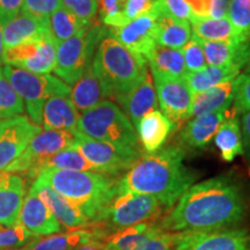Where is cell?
Wrapping results in <instances>:
<instances>
[{
    "label": "cell",
    "mask_w": 250,
    "mask_h": 250,
    "mask_svg": "<svg viewBox=\"0 0 250 250\" xmlns=\"http://www.w3.org/2000/svg\"><path fill=\"white\" fill-rule=\"evenodd\" d=\"M175 234L143 223L117 230L105 241L108 250H170Z\"/></svg>",
    "instance_id": "cell-13"
},
{
    "label": "cell",
    "mask_w": 250,
    "mask_h": 250,
    "mask_svg": "<svg viewBox=\"0 0 250 250\" xmlns=\"http://www.w3.org/2000/svg\"><path fill=\"white\" fill-rule=\"evenodd\" d=\"M170 250H250L247 229L175 233Z\"/></svg>",
    "instance_id": "cell-12"
},
{
    "label": "cell",
    "mask_w": 250,
    "mask_h": 250,
    "mask_svg": "<svg viewBox=\"0 0 250 250\" xmlns=\"http://www.w3.org/2000/svg\"><path fill=\"white\" fill-rule=\"evenodd\" d=\"M30 189L37 193L43 203L48 206L59 224L67 228H79L88 225L90 221L76 205L55 191L48 183L36 177Z\"/></svg>",
    "instance_id": "cell-18"
},
{
    "label": "cell",
    "mask_w": 250,
    "mask_h": 250,
    "mask_svg": "<svg viewBox=\"0 0 250 250\" xmlns=\"http://www.w3.org/2000/svg\"><path fill=\"white\" fill-rule=\"evenodd\" d=\"M65 8L88 26H93L99 9V0H62Z\"/></svg>",
    "instance_id": "cell-41"
},
{
    "label": "cell",
    "mask_w": 250,
    "mask_h": 250,
    "mask_svg": "<svg viewBox=\"0 0 250 250\" xmlns=\"http://www.w3.org/2000/svg\"><path fill=\"white\" fill-rule=\"evenodd\" d=\"M182 55L184 59V64L188 73H192V72L201 71L206 67V59L203 52L202 46L197 42L196 39L191 36V40L183 46Z\"/></svg>",
    "instance_id": "cell-43"
},
{
    "label": "cell",
    "mask_w": 250,
    "mask_h": 250,
    "mask_svg": "<svg viewBox=\"0 0 250 250\" xmlns=\"http://www.w3.org/2000/svg\"><path fill=\"white\" fill-rule=\"evenodd\" d=\"M240 127H241L242 144H243V155L250 161V110L239 112Z\"/></svg>",
    "instance_id": "cell-47"
},
{
    "label": "cell",
    "mask_w": 250,
    "mask_h": 250,
    "mask_svg": "<svg viewBox=\"0 0 250 250\" xmlns=\"http://www.w3.org/2000/svg\"><path fill=\"white\" fill-rule=\"evenodd\" d=\"M246 212L239 184L221 175L192 184L162 219L160 226L169 233L221 230L241 223Z\"/></svg>",
    "instance_id": "cell-1"
},
{
    "label": "cell",
    "mask_w": 250,
    "mask_h": 250,
    "mask_svg": "<svg viewBox=\"0 0 250 250\" xmlns=\"http://www.w3.org/2000/svg\"><path fill=\"white\" fill-rule=\"evenodd\" d=\"M89 27L92 26L83 22L64 6L59 7L49 18V34L57 45Z\"/></svg>",
    "instance_id": "cell-34"
},
{
    "label": "cell",
    "mask_w": 250,
    "mask_h": 250,
    "mask_svg": "<svg viewBox=\"0 0 250 250\" xmlns=\"http://www.w3.org/2000/svg\"><path fill=\"white\" fill-rule=\"evenodd\" d=\"M74 142L76 132L66 130L41 131L30 140L22 154L15 159L4 171L29 176L40 160L72 147Z\"/></svg>",
    "instance_id": "cell-10"
},
{
    "label": "cell",
    "mask_w": 250,
    "mask_h": 250,
    "mask_svg": "<svg viewBox=\"0 0 250 250\" xmlns=\"http://www.w3.org/2000/svg\"><path fill=\"white\" fill-rule=\"evenodd\" d=\"M152 73H160L168 77L183 79L188 73L181 50H174L156 45L146 58Z\"/></svg>",
    "instance_id": "cell-32"
},
{
    "label": "cell",
    "mask_w": 250,
    "mask_h": 250,
    "mask_svg": "<svg viewBox=\"0 0 250 250\" xmlns=\"http://www.w3.org/2000/svg\"><path fill=\"white\" fill-rule=\"evenodd\" d=\"M42 129L24 116L0 121V171L22 154L28 144Z\"/></svg>",
    "instance_id": "cell-14"
},
{
    "label": "cell",
    "mask_w": 250,
    "mask_h": 250,
    "mask_svg": "<svg viewBox=\"0 0 250 250\" xmlns=\"http://www.w3.org/2000/svg\"><path fill=\"white\" fill-rule=\"evenodd\" d=\"M165 11L162 0H125L123 5V15L129 21L143 15H158Z\"/></svg>",
    "instance_id": "cell-39"
},
{
    "label": "cell",
    "mask_w": 250,
    "mask_h": 250,
    "mask_svg": "<svg viewBox=\"0 0 250 250\" xmlns=\"http://www.w3.org/2000/svg\"><path fill=\"white\" fill-rule=\"evenodd\" d=\"M171 130H174L173 122L160 110L148 112L136 125L139 142L148 154L162 148Z\"/></svg>",
    "instance_id": "cell-22"
},
{
    "label": "cell",
    "mask_w": 250,
    "mask_h": 250,
    "mask_svg": "<svg viewBox=\"0 0 250 250\" xmlns=\"http://www.w3.org/2000/svg\"><path fill=\"white\" fill-rule=\"evenodd\" d=\"M156 31L155 15H143L123 26L110 28L108 34L133 54L147 58L154 50Z\"/></svg>",
    "instance_id": "cell-15"
},
{
    "label": "cell",
    "mask_w": 250,
    "mask_h": 250,
    "mask_svg": "<svg viewBox=\"0 0 250 250\" xmlns=\"http://www.w3.org/2000/svg\"><path fill=\"white\" fill-rule=\"evenodd\" d=\"M19 223L39 237L54 235L62 230V225L33 189H29L23 199Z\"/></svg>",
    "instance_id": "cell-16"
},
{
    "label": "cell",
    "mask_w": 250,
    "mask_h": 250,
    "mask_svg": "<svg viewBox=\"0 0 250 250\" xmlns=\"http://www.w3.org/2000/svg\"><path fill=\"white\" fill-rule=\"evenodd\" d=\"M77 132L89 139L140 151L138 134L132 122L116 103L109 100L80 115Z\"/></svg>",
    "instance_id": "cell-5"
},
{
    "label": "cell",
    "mask_w": 250,
    "mask_h": 250,
    "mask_svg": "<svg viewBox=\"0 0 250 250\" xmlns=\"http://www.w3.org/2000/svg\"><path fill=\"white\" fill-rule=\"evenodd\" d=\"M108 34L103 24H93L57 45L54 72L66 85H74L92 65L100 42Z\"/></svg>",
    "instance_id": "cell-6"
},
{
    "label": "cell",
    "mask_w": 250,
    "mask_h": 250,
    "mask_svg": "<svg viewBox=\"0 0 250 250\" xmlns=\"http://www.w3.org/2000/svg\"><path fill=\"white\" fill-rule=\"evenodd\" d=\"M62 0H24L22 5V13L49 21V18L54 12L62 7Z\"/></svg>",
    "instance_id": "cell-42"
},
{
    "label": "cell",
    "mask_w": 250,
    "mask_h": 250,
    "mask_svg": "<svg viewBox=\"0 0 250 250\" xmlns=\"http://www.w3.org/2000/svg\"><path fill=\"white\" fill-rule=\"evenodd\" d=\"M161 203L153 196L134 192H116L107 205L99 223H105L117 230L143 224L160 213Z\"/></svg>",
    "instance_id": "cell-8"
},
{
    "label": "cell",
    "mask_w": 250,
    "mask_h": 250,
    "mask_svg": "<svg viewBox=\"0 0 250 250\" xmlns=\"http://www.w3.org/2000/svg\"><path fill=\"white\" fill-rule=\"evenodd\" d=\"M49 33V21L40 20L26 13L18 14L4 26L5 50L26 41L37 39Z\"/></svg>",
    "instance_id": "cell-25"
},
{
    "label": "cell",
    "mask_w": 250,
    "mask_h": 250,
    "mask_svg": "<svg viewBox=\"0 0 250 250\" xmlns=\"http://www.w3.org/2000/svg\"><path fill=\"white\" fill-rule=\"evenodd\" d=\"M156 98L164 114L173 122L174 129L188 121L191 109L193 94L181 78L152 73Z\"/></svg>",
    "instance_id": "cell-11"
},
{
    "label": "cell",
    "mask_w": 250,
    "mask_h": 250,
    "mask_svg": "<svg viewBox=\"0 0 250 250\" xmlns=\"http://www.w3.org/2000/svg\"><path fill=\"white\" fill-rule=\"evenodd\" d=\"M125 0H99L100 19L103 26L116 28L127 22L123 15Z\"/></svg>",
    "instance_id": "cell-40"
},
{
    "label": "cell",
    "mask_w": 250,
    "mask_h": 250,
    "mask_svg": "<svg viewBox=\"0 0 250 250\" xmlns=\"http://www.w3.org/2000/svg\"><path fill=\"white\" fill-rule=\"evenodd\" d=\"M73 147L81 153L96 171L110 176L127 171L142 156L139 149L122 148L112 144L89 139L78 132Z\"/></svg>",
    "instance_id": "cell-9"
},
{
    "label": "cell",
    "mask_w": 250,
    "mask_h": 250,
    "mask_svg": "<svg viewBox=\"0 0 250 250\" xmlns=\"http://www.w3.org/2000/svg\"><path fill=\"white\" fill-rule=\"evenodd\" d=\"M118 104L124 109L125 115L130 118L134 127L145 115L156 110L158 98L149 71L146 72L143 79L129 93L125 94Z\"/></svg>",
    "instance_id": "cell-21"
},
{
    "label": "cell",
    "mask_w": 250,
    "mask_h": 250,
    "mask_svg": "<svg viewBox=\"0 0 250 250\" xmlns=\"http://www.w3.org/2000/svg\"><path fill=\"white\" fill-rule=\"evenodd\" d=\"M79 112L66 96H52L42 110V125L45 130H66L77 132Z\"/></svg>",
    "instance_id": "cell-23"
},
{
    "label": "cell",
    "mask_w": 250,
    "mask_h": 250,
    "mask_svg": "<svg viewBox=\"0 0 250 250\" xmlns=\"http://www.w3.org/2000/svg\"><path fill=\"white\" fill-rule=\"evenodd\" d=\"M24 192L22 176L0 171V226L11 227L19 223Z\"/></svg>",
    "instance_id": "cell-19"
},
{
    "label": "cell",
    "mask_w": 250,
    "mask_h": 250,
    "mask_svg": "<svg viewBox=\"0 0 250 250\" xmlns=\"http://www.w3.org/2000/svg\"><path fill=\"white\" fill-rule=\"evenodd\" d=\"M184 1L189 5L195 18L208 19L210 17L212 0H184Z\"/></svg>",
    "instance_id": "cell-48"
},
{
    "label": "cell",
    "mask_w": 250,
    "mask_h": 250,
    "mask_svg": "<svg viewBox=\"0 0 250 250\" xmlns=\"http://www.w3.org/2000/svg\"><path fill=\"white\" fill-rule=\"evenodd\" d=\"M56 52H57V44L49 33L45 34L37 55L30 61L24 62L19 67L35 74H49L55 70Z\"/></svg>",
    "instance_id": "cell-35"
},
{
    "label": "cell",
    "mask_w": 250,
    "mask_h": 250,
    "mask_svg": "<svg viewBox=\"0 0 250 250\" xmlns=\"http://www.w3.org/2000/svg\"><path fill=\"white\" fill-rule=\"evenodd\" d=\"M0 227H1V226H0Z\"/></svg>",
    "instance_id": "cell-53"
},
{
    "label": "cell",
    "mask_w": 250,
    "mask_h": 250,
    "mask_svg": "<svg viewBox=\"0 0 250 250\" xmlns=\"http://www.w3.org/2000/svg\"><path fill=\"white\" fill-rule=\"evenodd\" d=\"M227 19L236 30L250 39V0H230Z\"/></svg>",
    "instance_id": "cell-38"
},
{
    "label": "cell",
    "mask_w": 250,
    "mask_h": 250,
    "mask_svg": "<svg viewBox=\"0 0 250 250\" xmlns=\"http://www.w3.org/2000/svg\"><path fill=\"white\" fill-rule=\"evenodd\" d=\"M45 168H52V169L59 170H76V171H96L95 168L89 164L88 161L81 155V153L74 148L73 146L64 151L50 155L48 158L42 159L37 162L29 177L36 179L40 171ZM99 173V171H98Z\"/></svg>",
    "instance_id": "cell-33"
},
{
    "label": "cell",
    "mask_w": 250,
    "mask_h": 250,
    "mask_svg": "<svg viewBox=\"0 0 250 250\" xmlns=\"http://www.w3.org/2000/svg\"><path fill=\"white\" fill-rule=\"evenodd\" d=\"M193 36V35H192ZM204 52L206 64L208 66H229L239 68L250 64V40L240 43H224L204 41L193 36Z\"/></svg>",
    "instance_id": "cell-20"
},
{
    "label": "cell",
    "mask_w": 250,
    "mask_h": 250,
    "mask_svg": "<svg viewBox=\"0 0 250 250\" xmlns=\"http://www.w3.org/2000/svg\"><path fill=\"white\" fill-rule=\"evenodd\" d=\"M4 26H5V22H2V21L0 20V66L4 64V54H5Z\"/></svg>",
    "instance_id": "cell-51"
},
{
    "label": "cell",
    "mask_w": 250,
    "mask_h": 250,
    "mask_svg": "<svg viewBox=\"0 0 250 250\" xmlns=\"http://www.w3.org/2000/svg\"><path fill=\"white\" fill-rule=\"evenodd\" d=\"M76 250H108L105 242L101 241V240H93L86 245H83L78 247Z\"/></svg>",
    "instance_id": "cell-50"
},
{
    "label": "cell",
    "mask_w": 250,
    "mask_h": 250,
    "mask_svg": "<svg viewBox=\"0 0 250 250\" xmlns=\"http://www.w3.org/2000/svg\"><path fill=\"white\" fill-rule=\"evenodd\" d=\"M235 88L236 78L193 95L192 105L188 120L220 109H228L234 102Z\"/></svg>",
    "instance_id": "cell-24"
},
{
    "label": "cell",
    "mask_w": 250,
    "mask_h": 250,
    "mask_svg": "<svg viewBox=\"0 0 250 250\" xmlns=\"http://www.w3.org/2000/svg\"><path fill=\"white\" fill-rule=\"evenodd\" d=\"M190 23L175 20L162 11L156 18V44L174 50L182 49L192 36Z\"/></svg>",
    "instance_id": "cell-27"
},
{
    "label": "cell",
    "mask_w": 250,
    "mask_h": 250,
    "mask_svg": "<svg viewBox=\"0 0 250 250\" xmlns=\"http://www.w3.org/2000/svg\"><path fill=\"white\" fill-rule=\"evenodd\" d=\"M15 250H28V249L26 248V247H22V248H21V249H15Z\"/></svg>",
    "instance_id": "cell-52"
},
{
    "label": "cell",
    "mask_w": 250,
    "mask_h": 250,
    "mask_svg": "<svg viewBox=\"0 0 250 250\" xmlns=\"http://www.w3.org/2000/svg\"><path fill=\"white\" fill-rule=\"evenodd\" d=\"M23 1L24 0H0V20L6 23L17 17L22 8Z\"/></svg>",
    "instance_id": "cell-46"
},
{
    "label": "cell",
    "mask_w": 250,
    "mask_h": 250,
    "mask_svg": "<svg viewBox=\"0 0 250 250\" xmlns=\"http://www.w3.org/2000/svg\"><path fill=\"white\" fill-rule=\"evenodd\" d=\"M100 230L78 229L36 239L26 246L28 250H76L93 240H100Z\"/></svg>",
    "instance_id": "cell-29"
},
{
    "label": "cell",
    "mask_w": 250,
    "mask_h": 250,
    "mask_svg": "<svg viewBox=\"0 0 250 250\" xmlns=\"http://www.w3.org/2000/svg\"><path fill=\"white\" fill-rule=\"evenodd\" d=\"M92 67L107 98L114 99L117 103L148 71L145 58L131 52L109 34L100 42Z\"/></svg>",
    "instance_id": "cell-4"
},
{
    "label": "cell",
    "mask_w": 250,
    "mask_h": 250,
    "mask_svg": "<svg viewBox=\"0 0 250 250\" xmlns=\"http://www.w3.org/2000/svg\"><path fill=\"white\" fill-rule=\"evenodd\" d=\"M184 158L186 151L181 146H168L142 155L117 181V192L153 196L164 208H171L197 177L184 165Z\"/></svg>",
    "instance_id": "cell-2"
},
{
    "label": "cell",
    "mask_w": 250,
    "mask_h": 250,
    "mask_svg": "<svg viewBox=\"0 0 250 250\" xmlns=\"http://www.w3.org/2000/svg\"><path fill=\"white\" fill-rule=\"evenodd\" d=\"M37 177L68 199L93 223H99L103 210L117 192V181L98 171L59 170L45 168Z\"/></svg>",
    "instance_id": "cell-3"
},
{
    "label": "cell",
    "mask_w": 250,
    "mask_h": 250,
    "mask_svg": "<svg viewBox=\"0 0 250 250\" xmlns=\"http://www.w3.org/2000/svg\"><path fill=\"white\" fill-rule=\"evenodd\" d=\"M229 108L193 117L180 132V143L189 149H204L218 132L220 125L229 116Z\"/></svg>",
    "instance_id": "cell-17"
},
{
    "label": "cell",
    "mask_w": 250,
    "mask_h": 250,
    "mask_svg": "<svg viewBox=\"0 0 250 250\" xmlns=\"http://www.w3.org/2000/svg\"><path fill=\"white\" fill-rule=\"evenodd\" d=\"M24 110L22 99L18 95L0 68V120L21 115Z\"/></svg>",
    "instance_id": "cell-36"
},
{
    "label": "cell",
    "mask_w": 250,
    "mask_h": 250,
    "mask_svg": "<svg viewBox=\"0 0 250 250\" xmlns=\"http://www.w3.org/2000/svg\"><path fill=\"white\" fill-rule=\"evenodd\" d=\"M214 144L224 161L232 162L236 156L243 155V144L239 117L229 115L220 125L214 136Z\"/></svg>",
    "instance_id": "cell-31"
},
{
    "label": "cell",
    "mask_w": 250,
    "mask_h": 250,
    "mask_svg": "<svg viewBox=\"0 0 250 250\" xmlns=\"http://www.w3.org/2000/svg\"><path fill=\"white\" fill-rule=\"evenodd\" d=\"M234 108L237 112L250 110V64L247 66L246 71L236 78Z\"/></svg>",
    "instance_id": "cell-44"
},
{
    "label": "cell",
    "mask_w": 250,
    "mask_h": 250,
    "mask_svg": "<svg viewBox=\"0 0 250 250\" xmlns=\"http://www.w3.org/2000/svg\"><path fill=\"white\" fill-rule=\"evenodd\" d=\"M71 101L80 111H87L107 99L101 81L94 73L92 65L71 88Z\"/></svg>",
    "instance_id": "cell-28"
},
{
    "label": "cell",
    "mask_w": 250,
    "mask_h": 250,
    "mask_svg": "<svg viewBox=\"0 0 250 250\" xmlns=\"http://www.w3.org/2000/svg\"><path fill=\"white\" fill-rule=\"evenodd\" d=\"M2 72L18 95L26 103L30 120L39 126L42 124V110L46 100L52 96H67L71 94L70 86L50 74H35L11 65L2 67Z\"/></svg>",
    "instance_id": "cell-7"
},
{
    "label": "cell",
    "mask_w": 250,
    "mask_h": 250,
    "mask_svg": "<svg viewBox=\"0 0 250 250\" xmlns=\"http://www.w3.org/2000/svg\"><path fill=\"white\" fill-rule=\"evenodd\" d=\"M162 5L166 13L181 22L189 23L195 18L189 5L184 0H162Z\"/></svg>",
    "instance_id": "cell-45"
},
{
    "label": "cell",
    "mask_w": 250,
    "mask_h": 250,
    "mask_svg": "<svg viewBox=\"0 0 250 250\" xmlns=\"http://www.w3.org/2000/svg\"><path fill=\"white\" fill-rule=\"evenodd\" d=\"M230 0H212L208 19H224L227 17Z\"/></svg>",
    "instance_id": "cell-49"
},
{
    "label": "cell",
    "mask_w": 250,
    "mask_h": 250,
    "mask_svg": "<svg viewBox=\"0 0 250 250\" xmlns=\"http://www.w3.org/2000/svg\"><path fill=\"white\" fill-rule=\"evenodd\" d=\"M190 22L192 24V35L204 41L224 43H240L250 40L243 36L239 30H236L227 18H193Z\"/></svg>",
    "instance_id": "cell-26"
},
{
    "label": "cell",
    "mask_w": 250,
    "mask_h": 250,
    "mask_svg": "<svg viewBox=\"0 0 250 250\" xmlns=\"http://www.w3.org/2000/svg\"><path fill=\"white\" fill-rule=\"evenodd\" d=\"M36 239H39V236L31 234L23 225L18 223L6 229H0V250L22 248Z\"/></svg>",
    "instance_id": "cell-37"
},
{
    "label": "cell",
    "mask_w": 250,
    "mask_h": 250,
    "mask_svg": "<svg viewBox=\"0 0 250 250\" xmlns=\"http://www.w3.org/2000/svg\"><path fill=\"white\" fill-rule=\"evenodd\" d=\"M241 73V68L234 65L229 66H206L201 71L187 73L183 80L189 86L193 95L210 89L219 83L233 80Z\"/></svg>",
    "instance_id": "cell-30"
}]
</instances>
